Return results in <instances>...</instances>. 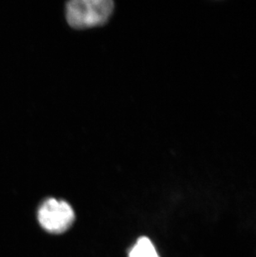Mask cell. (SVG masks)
<instances>
[{
    "mask_svg": "<svg viewBox=\"0 0 256 257\" xmlns=\"http://www.w3.org/2000/svg\"><path fill=\"white\" fill-rule=\"evenodd\" d=\"M38 219L40 225L49 232L63 233L72 226L75 214L67 201L49 198L39 207Z\"/></svg>",
    "mask_w": 256,
    "mask_h": 257,
    "instance_id": "cell-2",
    "label": "cell"
},
{
    "mask_svg": "<svg viewBox=\"0 0 256 257\" xmlns=\"http://www.w3.org/2000/svg\"><path fill=\"white\" fill-rule=\"evenodd\" d=\"M113 10L110 0H73L66 4V20L73 29L97 27L110 19Z\"/></svg>",
    "mask_w": 256,
    "mask_h": 257,
    "instance_id": "cell-1",
    "label": "cell"
},
{
    "mask_svg": "<svg viewBox=\"0 0 256 257\" xmlns=\"http://www.w3.org/2000/svg\"><path fill=\"white\" fill-rule=\"evenodd\" d=\"M129 257H159V255L149 238L141 237L130 250Z\"/></svg>",
    "mask_w": 256,
    "mask_h": 257,
    "instance_id": "cell-3",
    "label": "cell"
}]
</instances>
